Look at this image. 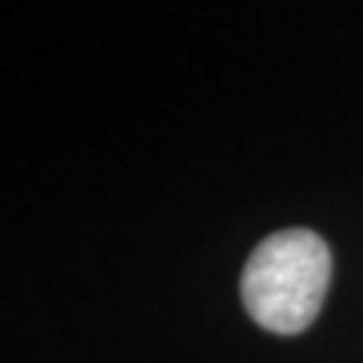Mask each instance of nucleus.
I'll return each instance as SVG.
<instances>
[{
	"instance_id": "1",
	"label": "nucleus",
	"mask_w": 363,
	"mask_h": 363,
	"mask_svg": "<svg viewBox=\"0 0 363 363\" xmlns=\"http://www.w3.org/2000/svg\"><path fill=\"white\" fill-rule=\"evenodd\" d=\"M333 257L315 230L288 227L269 233L242 269L245 312L269 333L297 336L312 327L330 288Z\"/></svg>"
}]
</instances>
